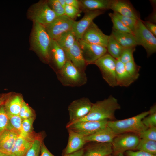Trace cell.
I'll return each mask as SVG.
<instances>
[{"label": "cell", "mask_w": 156, "mask_h": 156, "mask_svg": "<svg viewBox=\"0 0 156 156\" xmlns=\"http://www.w3.org/2000/svg\"><path fill=\"white\" fill-rule=\"evenodd\" d=\"M120 108L117 99L111 95L106 99L93 103L89 113L83 118L73 123L81 121H99L105 119L109 120H116L115 112Z\"/></svg>", "instance_id": "1"}, {"label": "cell", "mask_w": 156, "mask_h": 156, "mask_svg": "<svg viewBox=\"0 0 156 156\" xmlns=\"http://www.w3.org/2000/svg\"><path fill=\"white\" fill-rule=\"evenodd\" d=\"M149 114V111H144L134 116L121 120H108L107 126L116 135L131 133L138 134L147 128L142 120Z\"/></svg>", "instance_id": "2"}, {"label": "cell", "mask_w": 156, "mask_h": 156, "mask_svg": "<svg viewBox=\"0 0 156 156\" xmlns=\"http://www.w3.org/2000/svg\"><path fill=\"white\" fill-rule=\"evenodd\" d=\"M57 73L58 79L64 86L79 87L87 81L85 72L79 70L69 60L66 61L62 69Z\"/></svg>", "instance_id": "3"}, {"label": "cell", "mask_w": 156, "mask_h": 156, "mask_svg": "<svg viewBox=\"0 0 156 156\" xmlns=\"http://www.w3.org/2000/svg\"><path fill=\"white\" fill-rule=\"evenodd\" d=\"M51 39L43 25L34 22L31 37V45L48 62Z\"/></svg>", "instance_id": "4"}, {"label": "cell", "mask_w": 156, "mask_h": 156, "mask_svg": "<svg viewBox=\"0 0 156 156\" xmlns=\"http://www.w3.org/2000/svg\"><path fill=\"white\" fill-rule=\"evenodd\" d=\"M140 139L138 134L134 133H125L117 135L111 143V155L117 156L124 154L128 151H135Z\"/></svg>", "instance_id": "5"}, {"label": "cell", "mask_w": 156, "mask_h": 156, "mask_svg": "<svg viewBox=\"0 0 156 156\" xmlns=\"http://www.w3.org/2000/svg\"><path fill=\"white\" fill-rule=\"evenodd\" d=\"M29 17L34 22L45 26L52 22L57 17L49 5L47 0L39 1L29 8Z\"/></svg>", "instance_id": "6"}, {"label": "cell", "mask_w": 156, "mask_h": 156, "mask_svg": "<svg viewBox=\"0 0 156 156\" xmlns=\"http://www.w3.org/2000/svg\"><path fill=\"white\" fill-rule=\"evenodd\" d=\"M137 45L145 49L148 57L156 51V38L145 26L142 20H138L133 32Z\"/></svg>", "instance_id": "7"}, {"label": "cell", "mask_w": 156, "mask_h": 156, "mask_svg": "<svg viewBox=\"0 0 156 156\" xmlns=\"http://www.w3.org/2000/svg\"><path fill=\"white\" fill-rule=\"evenodd\" d=\"M116 60L107 53L94 64L99 68L104 79L112 87L117 86L116 70Z\"/></svg>", "instance_id": "8"}, {"label": "cell", "mask_w": 156, "mask_h": 156, "mask_svg": "<svg viewBox=\"0 0 156 156\" xmlns=\"http://www.w3.org/2000/svg\"><path fill=\"white\" fill-rule=\"evenodd\" d=\"M93 103L87 97H82L73 101L68 107L69 121L71 124L86 116L90 111Z\"/></svg>", "instance_id": "9"}, {"label": "cell", "mask_w": 156, "mask_h": 156, "mask_svg": "<svg viewBox=\"0 0 156 156\" xmlns=\"http://www.w3.org/2000/svg\"><path fill=\"white\" fill-rule=\"evenodd\" d=\"M75 21L64 14L57 17L52 22L44 26L50 38L55 40L62 34L72 30Z\"/></svg>", "instance_id": "10"}, {"label": "cell", "mask_w": 156, "mask_h": 156, "mask_svg": "<svg viewBox=\"0 0 156 156\" xmlns=\"http://www.w3.org/2000/svg\"><path fill=\"white\" fill-rule=\"evenodd\" d=\"M109 120L88 121L77 122L66 125V128L86 137L91 135L107 126Z\"/></svg>", "instance_id": "11"}, {"label": "cell", "mask_w": 156, "mask_h": 156, "mask_svg": "<svg viewBox=\"0 0 156 156\" xmlns=\"http://www.w3.org/2000/svg\"><path fill=\"white\" fill-rule=\"evenodd\" d=\"M81 48L86 65L95 62L107 53L106 47L86 42L81 39L77 40Z\"/></svg>", "instance_id": "12"}, {"label": "cell", "mask_w": 156, "mask_h": 156, "mask_svg": "<svg viewBox=\"0 0 156 156\" xmlns=\"http://www.w3.org/2000/svg\"><path fill=\"white\" fill-rule=\"evenodd\" d=\"M105 11L97 10L85 12L83 18L78 21L74 22L72 30L77 40L82 39L83 34L93 22V20L103 14Z\"/></svg>", "instance_id": "13"}, {"label": "cell", "mask_w": 156, "mask_h": 156, "mask_svg": "<svg viewBox=\"0 0 156 156\" xmlns=\"http://www.w3.org/2000/svg\"><path fill=\"white\" fill-rule=\"evenodd\" d=\"M109 35L103 33L93 22L85 32L81 40L90 44L106 48Z\"/></svg>", "instance_id": "14"}, {"label": "cell", "mask_w": 156, "mask_h": 156, "mask_svg": "<svg viewBox=\"0 0 156 156\" xmlns=\"http://www.w3.org/2000/svg\"><path fill=\"white\" fill-rule=\"evenodd\" d=\"M110 9L114 12L122 16L140 19L139 15L129 1L123 0H111Z\"/></svg>", "instance_id": "15"}, {"label": "cell", "mask_w": 156, "mask_h": 156, "mask_svg": "<svg viewBox=\"0 0 156 156\" xmlns=\"http://www.w3.org/2000/svg\"><path fill=\"white\" fill-rule=\"evenodd\" d=\"M89 143L84 147L82 156H107L112 154L111 143L95 142Z\"/></svg>", "instance_id": "16"}, {"label": "cell", "mask_w": 156, "mask_h": 156, "mask_svg": "<svg viewBox=\"0 0 156 156\" xmlns=\"http://www.w3.org/2000/svg\"><path fill=\"white\" fill-rule=\"evenodd\" d=\"M67 129L68 134V140L66 147L63 151L62 156L82 149L88 143L85 137L69 128Z\"/></svg>", "instance_id": "17"}, {"label": "cell", "mask_w": 156, "mask_h": 156, "mask_svg": "<svg viewBox=\"0 0 156 156\" xmlns=\"http://www.w3.org/2000/svg\"><path fill=\"white\" fill-rule=\"evenodd\" d=\"M52 60L57 72L63 68L67 60L64 49L54 40L51 39L48 62Z\"/></svg>", "instance_id": "18"}, {"label": "cell", "mask_w": 156, "mask_h": 156, "mask_svg": "<svg viewBox=\"0 0 156 156\" xmlns=\"http://www.w3.org/2000/svg\"><path fill=\"white\" fill-rule=\"evenodd\" d=\"M64 51L67 60L70 61L80 70L85 72L87 65L77 40L72 47Z\"/></svg>", "instance_id": "19"}, {"label": "cell", "mask_w": 156, "mask_h": 156, "mask_svg": "<svg viewBox=\"0 0 156 156\" xmlns=\"http://www.w3.org/2000/svg\"><path fill=\"white\" fill-rule=\"evenodd\" d=\"M36 138L33 136L24 137L19 135L13 145L11 153L14 156H25Z\"/></svg>", "instance_id": "20"}, {"label": "cell", "mask_w": 156, "mask_h": 156, "mask_svg": "<svg viewBox=\"0 0 156 156\" xmlns=\"http://www.w3.org/2000/svg\"><path fill=\"white\" fill-rule=\"evenodd\" d=\"M18 133L12 129H7L0 135V151L12 153L14 142L18 136Z\"/></svg>", "instance_id": "21"}, {"label": "cell", "mask_w": 156, "mask_h": 156, "mask_svg": "<svg viewBox=\"0 0 156 156\" xmlns=\"http://www.w3.org/2000/svg\"><path fill=\"white\" fill-rule=\"evenodd\" d=\"M116 70L117 86L128 87L135 81L127 71L124 64L119 59L116 60Z\"/></svg>", "instance_id": "22"}, {"label": "cell", "mask_w": 156, "mask_h": 156, "mask_svg": "<svg viewBox=\"0 0 156 156\" xmlns=\"http://www.w3.org/2000/svg\"><path fill=\"white\" fill-rule=\"evenodd\" d=\"M80 10L84 12L89 11L110 9L111 0H79Z\"/></svg>", "instance_id": "23"}, {"label": "cell", "mask_w": 156, "mask_h": 156, "mask_svg": "<svg viewBox=\"0 0 156 156\" xmlns=\"http://www.w3.org/2000/svg\"><path fill=\"white\" fill-rule=\"evenodd\" d=\"M117 135L109 127L107 126L95 133L85 137L87 143L95 142L111 143Z\"/></svg>", "instance_id": "24"}, {"label": "cell", "mask_w": 156, "mask_h": 156, "mask_svg": "<svg viewBox=\"0 0 156 156\" xmlns=\"http://www.w3.org/2000/svg\"><path fill=\"white\" fill-rule=\"evenodd\" d=\"M111 34L124 48L135 47L137 46L133 34L119 31L113 29Z\"/></svg>", "instance_id": "25"}, {"label": "cell", "mask_w": 156, "mask_h": 156, "mask_svg": "<svg viewBox=\"0 0 156 156\" xmlns=\"http://www.w3.org/2000/svg\"><path fill=\"white\" fill-rule=\"evenodd\" d=\"M23 101L21 97L18 95L8 97L3 105L7 114L19 115Z\"/></svg>", "instance_id": "26"}, {"label": "cell", "mask_w": 156, "mask_h": 156, "mask_svg": "<svg viewBox=\"0 0 156 156\" xmlns=\"http://www.w3.org/2000/svg\"><path fill=\"white\" fill-rule=\"evenodd\" d=\"M54 40L64 51L72 47L77 40L72 30L62 34Z\"/></svg>", "instance_id": "27"}, {"label": "cell", "mask_w": 156, "mask_h": 156, "mask_svg": "<svg viewBox=\"0 0 156 156\" xmlns=\"http://www.w3.org/2000/svg\"><path fill=\"white\" fill-rule=\"evenodd\" d=\"M107 53L117 60L119 59L124 48L111 34L106 47Z\"/></svg>", "instance_id": "28"}, {"label": "cell", "mask_w": 156, "mask_h": 156, "mask_svg": "<svg viewBox=\"0 0 156 156\" xmlns=\"http://www.w3.org/2000/svg\"><path fill=\"white\" fill-rule=\"evenodd\" d=\"M135 151H143L155 155L156 141L140 138Z\"/></svg>", "instance_id": "29"}, {"label": "cell", "mask_w": 156, "mask_h": 156, "mask_svg": "<svg viewBox=\"0 0 156 156\" xmlns=\"http://www.w3.org/2000/svg\"><path fill=\"white\" fill-rule=\"evenodd\" d=\"M9 121L8 129H12L16 131L19 135L26 136L23 133L22 126V119L19 115L8 114Z\"/></svg>", "instance_id": "30"}, {"label": "cell", "mask_w": 156, "mask_h": 156, "mask_svg": "<svg viewBox=\"0 0 156 156\" xmlns=\"http://www.w3.org/2000/svg\"><path fill=\"white\" fill-rule=\"evenodd\" d=\"M108 15L113 23V29L119 31L133 34V32L123 24L114 12L110 13Z\"/></svg>", "instance_id": "31"}, {"label": "cell", "mask_w": 156, "mask_h": 156, "mask_svg": "<svg viewBox=\"0 0 156 156\" xmlns=\"http://www.w3.org/2000/svg\"><path fill=\"white\" fill-rule=\"evenodd\" d=\"M149 114L142 120L143 124L147 128L156 127V106H152L149 110Z\"/></svg>", "instance_id": "32"}, {"label": "cell", "mask_w": 156, "mask_h": 156, "mask_svg": "<svg viewBox=\"0 0 156 156\" xmlns=\"http://www.w3.org/2000/svg\"><path fill=\"white\" fill-rule=\"evenodd\" d=\"M126 70L129 74L136 80L139 76L140 66L137 65L133 60L124 64Z\"/></svg>", "instance_id": "33"}, {"label": "cell", "mask_w": 156, "mask_h": 156, "mask_svg": "<svg viewBox=\"0 0 156 156\" xmlns=\"http://www.w3.org/2000/svg\"><path fill=\"white\" fill-rule=\"evenodd\" d=\"M3 105L0 106V135L9 127L8 117Z\"/></svg>", "instance_id": "34"}, {"label": "cell", "mask_w": 156, "mask_h": 156, "mask_svg": "<svg viewBox=\"0 0 156 156\" xmlns=\"http://www.w3.org/2000/svg\"><path fill=\"white\" fill-rule=\"evenodd\" d=\"M42 141L43 138L41 136L36 138L25 156H39L41 145Z\"/></svg>", "instance_id": "35"}, {"label": "cell", "mask_w": 156, "mask_h": 156, "mask_svg": "<svg viewBox=\"0 0 156 156\" xmlns=\"http://www.w3.org/2000/svg\"><path fill=\"white\" fill-rule=\"evenodd\" d=\"M34 117L22 120V126L24 133L26 136L33 137V124Z\"/></svg>", "instance_id": "36"}, {"label": "cell", "mask_w": 156, "mask_h": 156, "mask_svg": "<svg viewBox=\"0 0 156 156\" xmlns=\"http://www.w3.org/2000/svg\"><path fill=\"white\" fill-rule=\"evenodd\" d=\"M114 13L123 24L133 33L138 20L124 16L117 13Z\"/></svg>", "instance_id": "37"}, {"label": "cell", "mask_w": 156, "mask_h": 156, "mask_svg": "<svg viewBox=\"0 0 156 156\" xmlns=\"http://www.w3.org/2000/svg\"><path fill=\"white\" fill-rule=\"evenodd\" d=\"M47 2L50 8L57 17L65 14L64 8L58 0H47Z\"/></svg>", "instance_id": "38"}, {"label": "cell", "mask_w": 156, "mask_h": 156, "mask_svg": "<svg viewBox=\"0 0 156 156\" xmlns=\"http://www.w3.org/2000/svg\"><path fill=\"white\" fill-rule=\"evenodd\" d=\"M135 50V47L124 48L119 59L124 64L134 60L133 54Z\"/></svg>", "instance_id": "39"}, {"label": "cell", "mask_w": 156, "mask_h": 156, "mask_svg": "<svg viewBox=\"0 0 156 156\" xmlns=\"http://www.w3.org/2000/svg\"><path fill=\"white\" fill-rule=\"evenodd\" d=\"M140 138L156 141V127L148 128L138 134Z\"/></svg>", "instance_id": "40"}, {"label": "cell", "mask_w": 156, "mask_h": 156, "mask_svg": "<svg viewBox=\"0 0 156 156\" xmlns=\"http://www.w3.org/2000/svg\"><path fill=\"white\" fill-rule=\"evenodd\" d=\"M65 14L71 19L75 21L79 16L81 11L75 7L66 5L64 8Z\"/></svg>", "instance_id": "41"}, {"label": "cell", "mask_w": 156, "mask_h": 156, "mask_svg": "<svg viewBox=\"0 0 156 156\" xmlns=\"http://www.w3.org/2000/svg\"><path fill=\"white\" fill-rule=\"evenodd\" d=\"M19 115L22 120L34 117L32 110L24 101L23 102Z\"/></svg>", "instance_id": "42"}, {"label": "cell", "mask_w": 156, "mask_h": 156, "mask_svg": "<svg viewBox=\"0 0 156 156\" xmlns=\"http://www.w3.org/2000/svg\"><path fill=\"white\" fill-rule=\"evenodd\" d=\"M124 154L126 156H156L146 152L140 151H128Z\"/></svg>", "instance_id": "43"}, {"label": "cell", "mask_w": 156, "mask_h": 156, "mask_svg": "<svg viewBox=\"0 0 156 156\" xmlns=\"http://www.w3.org/2000/svg\"><path fill=\"white\" fill-rule=\"evenodd\" d=\"M142 22L146 28L155 36H156V25L150 21H144L142 20Z\"/></svg>", "instance_id": "44"}, {"label": "cell", "mask_w": 156, "mask_h": 156, "mask_svg": "<svg viewBox=\"0 0 156 156\" xmlns=\"http://www.w3.org/2000/svg\"><path fill=\"white\" fill-rule=\"evenodd\" d=\"M39 156H55L48 150L43 141L41 144Z\"/></svg>", "instance_id": "45"}, {"label": "cell", "mask_w": 156, "mask_h": 156, "mask_svg": "<svg viewBox=\"0 0 156 156\" xmlns=\"http://www.w3.org/2000/svg\"><path fill=\"white\" fill-rule=\"evenodd\" d=\"M66 5L75 7L80 10V2L78 0H65Z\"/></svg>", "instance_id": "46"}, {"label": "cell", "mask_w": 156, "mask_h": 156, "mask_svg": "<svg viewBox=\"0 0 156 156\" xmlns=\"http://www.w3.org/2000/svg\"><path fill=\"white\" fill-rule=\"evenodd\" d=\"M84 152L83 148L76 152L65 155L63 156H82Z\"/></svg>", "instance_id": "47"}, {"label": "cell", "mask_w": 156, "mask_h": 156, "mask_svg": "<svg viewBox=\"0 0 156 156\" xmlns=\"http://www.w3.org/2000/svg\"><path fill=\"white\" fill-rule=\"evenodd\" d=\"M8 97L9 94H4L0 95V106L4 104Z\"/></svg>", "instance_id": "48"}, {"label": "cell", "mask_w": 156, "mask_h": 156, "mask_svg": "<svg viewBox=\"0 0 156 156\" xmlns=\"http://www.w3.org/2000/svg\"><path fill=\"white\" fill-rule=\"evenodd\" d=\"M0 156H14L12 153H8L0 151Z\"/></svg>", "instance_id": "49"}, {"label": "cell", "mask_w": 156, "mask_h": 156, "mask_svg": "<svg viewBox=\"0 0 156 156\" xmlns=\"http://www.w3.org/2000/svg\"><path fill=\"white\" fill-rule=\"evenodd\" d=\"M62 6L64 8L66 5L65 0H58Z\"/></svg>", "instance_id": "50"}, {"label": "cell", "mask_w": 156, "mask_h": 156, "mask_svg": "<svg viewBox=\"0 0 156 156\" xmlns=\"http://www.w3.org/2000/svg\"><path fill=\"white\" fill-rule=\"evenodd\" d=\"M107 156H126L124 155V154L119 155H117V156H114V155H112L111 154V155H108Z\"/></svg>", "instance_id": "51"}]
</instances>
